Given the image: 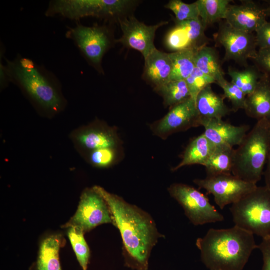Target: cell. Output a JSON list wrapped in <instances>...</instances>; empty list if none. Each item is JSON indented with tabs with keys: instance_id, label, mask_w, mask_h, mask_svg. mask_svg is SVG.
I'll return each mask as SVG.
<instances>
[{
	"instance_id": "e575fe53",
	"label": "cell",
	"mask_w": 270,
	"mask_h": 270,
	"mask_svg": "<svg viewBox=\"0 0 270 270\" xmlns=\"http://www.w3.org/2000/svg\"><path fill=\"white\" fill-rule=\"evenodd\" d=\"M256 40L258 50L270 48V22L268 21L256 32Z\"/></svg>"
},
{
	"instance_id": "6da1fadb",
	"label": "cell",
	"mask_w": 270,
	"mask_h": 270,
	"mask_svg": "<svg viewBox=\"0 0 270 270\" xmlns=\"http://www.w3.org/2000/svg\"><path fill=\"white\" fill-rule=\"evenodd\" d=\"M93 188L107 203L113 224L120 232L124 266L132 270H148L152 249L164 236L159 232L152 217L102 187L95 186Z\"/></svg>"
},
{
	"instance_id": "4dcf8cb0",
	"label": "cell",
	"mask_w": 270,
	"mask_h": 270,
	"mask_svg": "<svg viewBox=\"0 0 270 270\" xmlns=\"http://www.w3.org/2000/svg\"><path fill=\"white\" fill-rule=\"evenodd\" d=\"M190 96L195 102L198 94L205 88L216 83L212 78L205 74L196 68L194 70L190 76L186 80Z\"/></svg>"
},
{
	"instance_id": "44dd1931",
	"label": "cell",
	"mask_w": 270,
	"mask_h": 270,
	"mask_svg": "<svg viewBox=\"0 0 270 270\" xmlns=\"http://www.w3.org/2000/svg\"><path fill=\"white\" fill-rule=\"evenodd\" d=\"M196 68L216 81V84L224 78L218 54L212 47L204 44L198 48L195 57Z\"/></svg>"
},
{
	"instance_id": "5b68a950",
	"label": "cell",
	"mask_w": 270,
	"mask_h": 270,
	"mask_svg": "<svg viewBox=\"0 0 270 270\" xmlns=\"http://www.w3.org/2000/svg\"><path fill=\"white\" fill-rule=\"evenodd\" d=\"M236 226L262 239L270 236V189L258 186L232 204Z\"/></svg>"
},
{
	"instance_id": "8d00e7d4",
	"label": "cell",
	"mask_w": 270,
	"mask_h": 270,
	"mask_svg": "<svg viewBox=\"0 0 270 270\" xmlns=\"http://www.w3.org/2000/svg\"><path fill=\"white\" fill-rule=\"evenodd\" d=\"M262 256L263 264L261 270H270V236L263 238L258 245Z\"/></svg>"
},
{
	"instance_id": "8fae6325",
	"label": "cell",
	"mask_w": 270,
	"mask_h": 270,
	"mask_svg": "<svg viewBox=\"0 0 270 270\" xmlns=\"http://www.w3.org/2000/svg\"><path fill=\"white\" fill-rule=\"evenodd\" d=\"M106 224H113L111 212L104 198L92 188L83 192L76 212L66 226L76 227L84 232Z\"/></svg>"
},
{
	"instance_id": "9c48e42d",
	"label": "cell",
	"mask_w": 270,
	"mask_h": 270,
	"mask_svg": "<svg viewBox=\"0 0 270 270\" xmlns=\"http://www.w3.org/2000/svg\"><path fill=\"white\" fill-rule=\"evenodd\" d=\"M194 182L200 188L205 190L207 194H212L221 210L236 202L258 186L232 174L206 176L204 179H196Z\"/></svg>"
},
{
	"instance_id": "5bb4252c",
	"label": "cell",
	"mask_w": 270,
	"mask_h": 270,
	"mask_svg": "<svg viewBox=\"0 0 270 270\" xmlns=\"http://www.w3.org/2000/svg\"><path fill=\"white\" fill-rule=\"evenodd\" d=\"M240 2V4L230 5L226 21L237 30L248 33L256 32L267 22L268 10L253 0Z\"/></svg>"
},
{
	"instance_id": "ffe728a7",
	"label": "cell",
	"mask_w": 270,
	"mask_h": 270,
	"mask_svg": "<svg viewBox=\"0 0 270 270\" xmlns=\"http://www.w3.org/2000/svg\"><path fill=\"white\" fill-rule=\"evenodd\" d=\"M216 147L204 134H200L190 142L182 154V161L172 170L176 172L184 166L194 164L204 166Z\"/></svg>"
},
{
	"instance_id": "f1b7e54d",
	"label": "cell",
	"mask_w": 270,
	"mask_h": 270,
	"mask_svg": "<svg viewBox=\"0 0 270 270\" xmlns=\"http://www.w3.org/2000/svg\"><path fill=\"white\" fill-rule=\"evenodd\" d=\"M165 8L171 10L175 14L176 22L200 18V14L196 2L187 4L180 0H172L165 6Z\"/></svg>"
},
{
	"instance_id": "d590c367",
	"label": "cell",
	"mask_w": 270,
	"mask_h": 270,
	"mask_svg": "<svg viewBox=\"0 0 270 270\" xmlns=\"http://www.w3.org/2000/svg\"><path fill=\"white\" fill-rule=\"evenodd\" d=\"M253 60L262 73L270 76V48L258 50Z\"/></svg>"
},
{
	"instance_id": "836d02e7",
	"label": "cell",
	"mask_w": 270,
	"mask_h": 270,
	"mask_svg": "<svg viewBox=\"0 0 270 270\" xmlns=\"http://www.w3.org/2000/svg\"><path fill=\"white\" fill-rule=\"evenodd\" d=\"M176 25L186 32L194 46L200 47L196 46V43L204 38V31L206 29L200 18L180 22H176Z\"/></svg>"
},
{
	"instance_id": "d6a6232c",
	"label": "cell",
	"mask_w": 270,
	"mask_h": 270,
	"mask_svg": "<svg viewBox=\"0 0 270 270\" xmlns=\"http://www.w3.org/2000/svg\"><path fill=\"white\" fill-rule=\"evenodd\" d=\"M117 157L116 148H104L88 152V160L92 166L106 168L112 166Z\"/></svg>"
},
{
	"instance_id": "4fadbf2b",
	"label": "cell",
	"mask_w": 270,
	"mask_h": 270,
	"mask_svg": "<svg viewBox=\"0 0 270 270\" xmlns=\"http://www.w3.org/2000/svg\"><path fill=\"white\" fill-rule=\"evenodd\" d=\"M200 121L196 102L190 98L172 107L158 122L156 130L158 134L168 136L192 128L200 126Z\"/></svg>"
},
{
	"instance_id": "7a4b0ae2",
	"label": "cell",
	"mask_w": 270,
	"mask_h": 270,
	"mask_svg": "<svg viewBox=\"0 0 270 270\" xmlns=\"http://www.w3.org/2000/svg\"><path fill=\"white\" fill-rule=\"evenodd\" d=\"M196 246L202 264L208 270H243L258 248L254 235L236 226L210 229Z\"/></svg>"
},
{
	"instance_id": "484cf974",
	"label": "cell",
	"mask_w": 270,
	"mask_h": 270,
	"mask_svg": "<svg viewBox=\"0 0 270 270\" xmlns=\"http://www.w3.org/2000/svg\"><path fill=\"white\" fill-rule=\"evenodd\" d=\"M228 74L232 78L231 82L247 96L254 90L263 73L257 66H251L242 71L229 68Z\"/></svg>"
},
{
	"instance_id": "f546056e",
	"label": "cell",
	"mask_w": 270,
	"mask_h": 270,
	"mask_svg": "<svg viewBox=\"0 0 270 270\" xmlns=\"http://www.w3.org/2000/svg\"><path fill=\"white\" fill-rule=\"evenodd\" d=\"M216 84L222 89L224 92V98L230 102L232 111L236 112L240 110L244 109L246 96L240 88L225 78Z\"/></svg>"
},
{
	"instance_id": "277c9868",
	"label": "cell",
	"mask_w": 270,
	"mask_h": 270,
	"mask_svg": "<svg viewBox=\"0 0 270 270\" xmlns=\"http://www.w3.org/2000/svg\"><path fill=\"white\" fill-rule=\"evenodd\" d=\"M270 150V122L257 121L235 150L232 174L256 184L264 174Z\"/></svg>"
},
{
	"instance_id": "8992f818",
	"label": "cell",
	"mask_w": 270,
	"mask_h": 270,
	"mask_svg": "<svg viewBox=\"0 0 270 270\" xmlns=\"http://www.w3.org/2000/svg\"><path fill=\"white\" fill-rule=\"evenodd\" d=\"M132 2L128 0H54L50 2L45 15L73 20L88 16L112 17L122 14Z\"/></svg>"
},
{
	"instance_id": "2e32d148",
	"label": "cell",
	"mask_w": 270,
	"mask_h": 270,
	"mask_svg": "<svg viewBox=\"0 0 270 270\" xmlns=\"http://www.w3.org/2000/svg\"><path fill=\"white\" fill-rule=\"evenodd\" d=\"M70 138L78 150L88 152L104 148H116L118 142L112 130L96 126L78 128L71 134Z\"/></svg>"
},
{
	"instance_id": "3957f363",
	"label": "cell",
	"mask_w": 270,
	"mask_h": 270,
	"mask_svg": "<svg viewBox=\"0 0 270 270\" xmlns=\"http://www.w3.org/2000/svg\"><path fill=\"white\" fill-rule=\"evenodd\" d=\"M10 82L16 84L38 108L56 114L65 101L56 76L32 60L18 55L14 60L6 59Z\"/></svg>"
},
{
	"instance_id": "52a82bcc",
	"label": "cell",
	"mask_w": 270,
	"mask_h": 270,
	"mask_svg": "<svg viewBox=\"0 0 270 270\" xmlns=\"http://www.w3.org/2000/svg\"><path fill=\"white\" fill-rule=\"evenodd\" d=\"M170 196L182 206L186 216L194 226L222 222L224 216L198 190L183 184H174L168 189Z\"/></svg>"
},
{
	"instance_id": "cb8c5ba5",
	"label": "cell",
	"mask_w": 270,
	"mask_h": 270,
	"mask_svg": "<svg viewBox=\"0 0 270 270\" xmlns=\"http://www.w3.org/2000/svg\"><path fill=\"white\" fill-rule=\"evenodd\" d=\"M60 238L58 236H51L42 242L38 260V270H62L59 250Z\"/></svg>"
},
{
	"instance_id": "d4e9b609",
	"label": "cell",
	"mask_w": 270,
	"mask_h": 270,
	"mask_svg": "<svg viewBox=\"0 0 270 270\" xmlns=\"http://www.w3.org/2000/svg\"><path fill=\"white\" fill-rule=\"evenodd\" d=\"M231 0H198L196 2L200 18L206 28L222 20L226 19Z\"/></svg>"
},
{
	"instance_id": "ac0fdd59",
	"label": "cell",
	"mask_w": 270,
	"mask_h": 270,
	"mask_svg": "<svg viewBox=\"0 0 270 270\" xmlns=\"http://www.w3.org/2000/svg\"><path fill=\"white\" fill-rule=\"evenodd\" d=\"M196 104L200 119L222 120L232 112L225 104L224 96L215 93L211 85L198 94Z\"/></svg>"
},
{
	"instance_id": "d6986e66",
	"label": "cell",
	"mask_w": 270,
	"mask_h": 270,
	"mask_svg": "<svg viewBox=\"0 0 270 270\" xmlns=\"http://www.w3.org/2000/svg\"><path fill=\"white\" fill-rule=\"evenodd\" d=\"M145 75L156 88L170 81L172 64L169 54L156 49L145 60Z\"/></svg>"
},
{
	"instance_id": "f35d334b",
	"label": "cell",
	"mask_w": 270,
	"mask_h": 270,
	"mask_svg": "<svg viewBox=\"0 0 270 270\" xmlns=\"http://www.w3.org/2000/svg\"><path fill=\"white\" fill-rule=\"evenodd\" d=\"M264 170V177L266 186L270 189V150L269 156Z\"/></svg>"
},
{
	"instance_id": "9a60e30c",
	"label": "cell",
	"mask_w": 270,
	"mask_h": 270,
	"mask_svg": "<svg viewBox=\"0 0 270 270\" xmlns=\"http://www.w3.org/2000/svg\"><path fill=\"white\" fill-rule=\"evenodd\" d=\"M204 136L216 146H238L250 130L248 125L236 126L222 120L200 119Z\"/></svg>"
},
{
	"instance_id": "e0dca14e",
	"label": "cell",
	"mask_w": 270,
	"mask_h": 270,
	"mask_svg": "<svg viewBox=\"0 0 270 270\" xmlns=\"http://www.w3.org/2000/svg\"><path fill=\"white\" fill-rule=\"evenodd\" d=\"M246 114L257 121L266 119L270 122V76L263 74L254 90L246 97Z\"/></svg>"
},
{
	"instance_id": "4316f807",
	"label": "cell",
	"mask_w": 270,
	"mask_h": 270,
	"mask_svg": "<svg viewBox=\"0 0 270 270\" xmlns=\"http://www.w3.org/2000/svg\"><path fill=\"white\" fill-rule=\"evenodd\" d=\"M156 90L162 94L166 106L173 107L191 98L186 80H170Z\"/></svg>"
},
{
	"instance_id": "1f68e13d",
	"label": "cell",
	"mask_w": 270,
	"mask_h": 270,
	"mask_svg": "<svg viewBox=\"0 0 270 270\" xmlns=\"http://www.w3.org/2000/svg\"><path fill=\"white\" fill-rule=\"evenodd\" d=\"M166 43L167 47L174 52L194 46L186 32L176 25L167 34Z\"/></svg>"
},
{
	"instance_id": "7c38bea8",
	"label": "cell",
	"mask_w": 270,
	"mask_h": 270,
	"mask_svg": "<svg viewBox=\"0 0 270 270\" xmlns=\"http://www.w3.org/2000/svg\"><path fill=\"white\" fill-rule=\"evenodd\" d=\"M123 35L118 42L140 52L144 60L156 49L154 44L155 34L160 27L168 24L162 22L154 26H146L135 18L118 19Z\"/></svg>"
},
{
	"instance_id": "ba28073f",
	"label": "cell",
	"mask_w": 270,
	"mask_h": 270,
	"mask_svg": "<svg viewBox=\"0 0 270 270\" xmlns=\"http://www.w3.org/2000/svg\"><path fill=\"white\" fill-rule=\"evenodd\" d=\"M72 40L86 59L99 68L102 58L111 44L110 34L103 26H86L78 24L68 28L66 34Z\"/></svg>"
},
{
	"instance_id": "30bf717a",
	"label": "cell",
	"mask_w": 270,
	"mask_h": 270,
	"mask_svg": "<svg viewBox=\"0 0 270 270\" xmlns=\"http://www.w3.org/2000/svg\"><path fill=\"white\" fill-rule=\"evenodd\" d=\"M217 42L225 50L224 62L234 60L244 66L248 60H254L258 52L256 36L222 22L216 36Z\"/></svg>"
},
{
	"instance_id": "603a6c76",
	"label": "cell",
	"mask_w": 270,
	"mask_h": 270,
	"mask_svg": "<svg viewBox=\"0 0 270 270\" xmlns=\"http://www.w3.org/2000/svg\"><path fill=\"white\" fill-rule=\"evenodd\" d=\"M200 47L169 54L172 64L170 80H186L190 76L196 68L195 57Z\"/></svg>"
},
{
	"instance_id": "ab89813d",
	"label": "cell",
	"mask_w": 270,
	"mask_h": 270,
	"mask_svg": "<svg viewBox=\"0 0 270 270\" xmlns=\"http://www.w3.org/2000/svg\"><path fill=\"white\" fill-rule=\"evenodd\" d=\"M265 2H266L268 4V6L266 7L267 10H268V16H270V0H266Z\"/></svg>"
},
{
	"instance_id": "7402d4cb",
	"label": "cell",
	"mask_w": 270,
	"mask_h": 270,
	"mask_svg": "<svg viewBox=\"0 0 270 270\" xmlns=\"http://www.w3.org/2000/svg\"><path fill=\"white\" fill-rule=\"evenodd\" d=\"M235 149L225 146H216L205 165L206 176L232 174Z\"/></svg>"
},
{
	"instance_id": "74e56055",
	"label": "cell",
	"mask_w": 270,
	"mask_h": 270,
	"mask_svg": "<svg viewBox=\"0 0 270 270\" xmlns=\"http://www.w3.org/2000/svg\"><path fill=\"white\" fill-rule=\"evenodd\" d=\"M4 50L3 46H1L0 53V86L1 90L8 86V84L10 82L6 65L4 64L2 62L4 54Z\"/></svg>"
},
{
	"instance_id": "83f0119b",
	"label": "cell",
	"mask_w": 270,
	"mask_h": 270,
	"mask_svg": "<svg viewBox=\"0 0 270 270\" xmlns=\"http://www.w3.org/2000/svg\"><path fill=\"white\" fill-rule=\"evenodd\" d=\"M84 232L76 227H70L68 235L78 260L83 270H88L90 250L84 239Z\"/></svg>"
}]
</instances>
